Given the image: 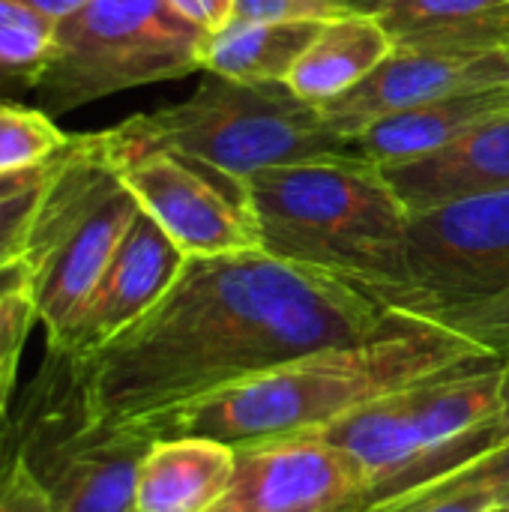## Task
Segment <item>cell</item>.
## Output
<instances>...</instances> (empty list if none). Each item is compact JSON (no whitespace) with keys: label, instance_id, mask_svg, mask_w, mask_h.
I'll use <instances>...</instances> for the list:
<instances>
[{"label":"cell","instance_id":"1","mask_svg":"<svg viewBox=\"0 0 509 512\" xmlns=\"http://www.w3.org/2000/svg\"><path fill=\"white\" fill-rule=\"evenodd\" d=\"M393 321L360 288L252 249L186 258L144 318L75 363L99 423L156 438L183 408Z\"/></svg>","mask_w":509,"mask_h":512},{"label":"cell","instance_id":"2","mask_svg":"<svg viewBox=\"0 0 509 512\" xmlns=\"http://www.w3.org/2000/svg\"><path fill=\"white\" fill-rule=\"evenodd\" d=\"M393 315L396 321L366 342L306 354L183 408L159 426L156 438L204 435L237 450L321 432L408 384L492 357V351L441 324Z\"/></svg>","mask_w":509,"mask_h":512},{"label":"cell","instance_id":"3","mask_svg":"<svg viewBox=\"0 0 509 512\" xmlns=\"http://www.w3.org/2000/svg\"><path fill=\"white\" fill-rule=\"evenodd\" d=\"M243 189L264 252L369 297L396 279L411 213L366 156L267 168Z\"/></svg>","mask_w":509,"mask_h":512},{"label":"cell","instance_id":"4","mask_svg":"<svg viewBox=\"0 0 509 512\" xmlns=\"http://www.w3.org/2000/svg\"><path fill=\"white\" fill-rule=\"evenodd\" d=\"M114 129L129 144L177 153L240 183L267 168L357 153L327 129L321 108L285 81L243 84L216 72H201L189 99L135 114Z\"/></svg>","mask_w":509,"mask_h":512},{"label":"cell","instance_id":"5","mask_svg":"<svg viewBox=\"0 0 509 512\" xmlns=\"http://www.w3.org/2000/svg\"><path fill=\"white\" fill-rule=\"evenodd\" d=\"M135 216L138 201L120 180L108 129L72 135L36 201L24 249L45 339L90 297Z\"/></svg>","mask_w":509,"mask_h":512},{"label":"cell","instance_id":"6","mask_svg":"<svg viewBox=\"0 0 509 512\" xmlns=\"http://www.w3.org/2000/svg\"><path fill=\"white\" fill-rule=\"evenodd\" d=\"M9 426L51 512H135V480L153 438L90 414L75 357L45 348L39 375L12 402Z\"/></svg>","mask_w":509,"mask_h":512},{"label":"cell","instance_id":"7","mask_svg":"<svg viewBox=\"0 0 509 512\" xmlns=\"http://www.w3.org/2000/svg\"><path fill=\"white\" fill-rule=\"evenodd\" d=\"M207 30L168 0H90L51 27L36 108L66 114L96 99L201 72Z\"/></svg>","mask_w":509,"mask_h":512},{"label":"cell","instance_id":"8","mask_svg":"<svg viewBox=\"0 0 509 512\" xmlns=\"http://www.w3.org/2000/svg\"><path fill=\"white\" fill-rule=\"evenodd\" d=\"M501 393L504 357L492 354L381 396L318 435L360 459L375 483V498L381 489L480 426L498 408Z\"/></svg>","mask_w":509,"mask_h":512},{"label":"cell","instance_id":"9","mask_svg":"<svg viewBox=\"0 0 509 512\" xmlns=\"http://www.w3.org/2000/svg\"><path fill=\"white\" fill-rule=\"evenodd\" d=\"M509 291V192L411 216L402 264L372 294L387 312L426 318Z\"/></svg>","mask_w":509,"mask_h":512},{"label":"cell","instance_id":"10","mask_svg":"<svg viewBox=\"0 0 509 512\" xmlns=\"http://www.w3.org/2000/svg\"><path fill=\"white\" fill-rule=\"evenodd\" d=\"M123 186L186 258L261 249L258 225L240 180L201 168L177 153L141 147L108 129Z\"/></svg>","mask_w":509,"mask_h":512},{"label":"cell","instance_id":"11","mask_svg":"<svg viewBox=\"0 0 509 512\" xmlns=\"http://www.w3.org/2000/svg\"><path fill=\"white\" fill-rule=\"evenodd\" d=\"M372 492L357 456L306 432L237 447L234 480L210 512H357Z\"/></svg>","mask_w":509,"mask_h":512},{"label":"cell","instance_id":"12","mask_svg":"<svg viewBox=\"0 0 509 512\" xmlns=\"http://www.w3.org/2000/svg\"><path fill=\"white\" fill-rule=\"evenodd\" d=\"M509 87V51L441 54L396 48L354 90L321 105L330 132L354 141L369 126L456 93Z\"/></svg>","mask_w":509,"mask_h":512},{"label":"cell","instance_id":"13","mask_svg":"<svg viewBox=\"0 0 509 512\" xmlns=\"http://www.w3.org/2000/svg\"><path fill=\"white\" fill-rule=\"evenodd\" d=\"M183 264L186 255L174 240L138 210L90 297L57 336L45 339V345L75 360L99 351L162 300Z\"/></svg>","mask_w":509,"mask_h":512},{"label":"cell","instance_id":"14","mask_svg":"<svg viewBox=\"0 0 509 512\" xmlns=\"http://www.w3.org/2000/svg\"><path fill=\"white\" fill-rule=\"evenodd\" d=\"M411 216L444 204L509 192V111L426 156L381 168Z\"/></svg>","mask_w":509,"mask_h":512},{"label":"cell","instance_id":"15","mask_svg":"<svg viewBox=\"0 0 509 512\" xmlns=\"http://www.w3.org/2000/svg\"><path fill=\"white\" fill-rule=\"evenodd\" d=\"M237 450L204 435H165L147 447L135 512H210L234 480Z\"/></svg>","mask_w":509,"mask_h":512},{"label":"cell","instance_id":"16","mask_svg":"<svg viewBox=\"0 0 509 512\" xmlns=\"http://www.w3.org/2000/svg\"><path fill=\"white\" fill-rule=\"evenodd\" d=\"M396 42L375 12L342 9L318 24L312 42L288 72L285 84L309 105H330L372 75Z\"/></svg>","mask_w":509,"mask_h":512},{"label":"cell","instance_id":"17","mask_svg":"<svg viewBox=\"0 0 509 512\" xmlns=\"http://www.w3.org/2000/svg\"><path fill=\"white\" fill-rule=\"evenodd\" d=\"M375 15L405 51H509V0H387Z\"/></svg>","mask_w":509,"mask_h":512},{"label":"cell","instance_id":"18","mask_svg":"<svg viewBox=\"0 0 509 512\" xmlns=\"http://www.w3.org/2000/svg\"><path fill=\"white\" fill-rule=\"evenodd\" d=\"M504 111H509V87L456 93V96L402 111L396 117H387L369 126L366 132H360L351 144L357 147L360 156H366L378 168H387V165L441 150L444 144L456 141L459 135L471 132L474 126Z\"/></svg>","mask_w":509,"mask_h":512},{"label":"cell","instance_id":"19","mask_svg":"<svg viewBox=\"0 0 509 512\" xmlns=\"http://www.w3.org/2000/svg\"><path fill=\"white\" fill-rule=\"evenodd\" d=\"M321 21H240L228 18L210 30L201 48V72H216L243 84L285 81Z\"/></svg>","mask_w":509,"mask_h":512},{"label":"cell","instance_id":"20","mask_svg":"<svg viewBox=\"0 0 509 512\" xmlns=\"http://www.w3.org/2000/svg\"><path fill=\"white\" fill-rule=\"evenodd\" d=\"M51 21L0 0V99L33 93L51 48Z\"/></svg>","mask_w":509,"mask_h":512},{"label":"cell","instance_id":"21","mask_svg":"<svg viewBox=\"0 0 509 512\" xmlns=\"http://www.w3.org/2000/svg\"><path fill=\"white\" fill-rule=\"evenodd\" d=\"M72 141L42 108L0 99V177L24 174L57 159Z\"/></svg>","mask_w":509,"mask_h":512},{"label":"cell","instance_id":"22","mask_svg":"<svg viewBox=\"0 0 509 512\" xmlns=\"http://www.w3.org/2000/svg\"><path fill=\"white\" fill-rule=\"evenodd\" d=\"M509 444V354L504 357V393H501V402L498 408L480 423L474 426L468 435L456 438L450 447H444L441 453H435L432 459H426L423 465H417L414 471H408L405 477H399L396 483H390L387 489H381L375 498H387V495H399L411 486H420L432 477H441L447 471H453L456 465H465L477 456H486L498 447H507ZM372 498V501H375Z\"/></svg>","mask_w":509,"mask_h":512},{"label":"cell","instance_id":"23","mask_svg":"<svg viewBox=\"0 0 509 512\" xmlns=\"http://www.w3.org/2000/svg\"><path fill=\"white\" fill-rule=\"evenodd\" d=\"M423 321L441 324L465 339H471L474 345L507 357L509 354V291L480 300V303H468V306H456L447 312H435L426 315Z\"/></svg>","mask_w":509,"mask_h":512},{"label":"cell","instance_id":"24","mask_svg":"<svg viewBox=\"0 0 509 512\" xmlns=\"http://www.w3.org/2000/svg\"><path fill=\"white\" fill-rule=\"evenodd\" d=\"M33 324H39V318H36L33 294L27 288L0 309V423L12 411L18 363H21V354H24Z\"/></svg>","mask_w":509,"mask_h":512},{"label":"cell","instance_id":"25","mask_svg":"<svg viewBox=\"0 0 509 512\" xmlns=\"http://www.w3.org/2000/svg\"><path fill=\"white\" fill-rule=\"evenodd\" d=\"M0 512H51L48 498L18 459L12 426L6 429V441L0 447Z\"/></svg>","mask_w":509,"mask_h":512},{"label":"cell","instance_id":"26","mask_svg":"<svg viewBox=\"0 0 509 512\" xmlns=\"http://www.w3.org/2000/svg\"><path fill=\"white\" fill-rule=\"evenodd\" d=\"M339 12H342V6L336 0H234V6H231V18L267 21V24L327 21Z\"/></svg>","mask_w":509,"mask_h":512},{"label":"cell","instance_id":"27","mask_svg":"<svg viewBox=\"0 0 509 512\" xmlns=\"http://www.w3.org/2000/svg\"><path fill=\"white\" fill-rule=\"evenodd\" d=\"M54 165H57V159H54ZM51 171H48V177H51ZM48 177L39 186L27 189L24 195H15V198L0 204V264L24 255L27 237H30V225H33V213H36V201H39Z\"/></svg>","mask_w":509,"mask_h":512},{"label":"cell","instance_id":"28","mask_svg":"<svg viewBox=\"0 0 509 512\" xmlns=\"http://www.w3.org/2000/svg\"><path fill=\"white\" fill-rule=\"evenodd\" d=\"M168 3L207 33L222 27L231 18V6H234V0H168Z\"/></svg>","mask_w":509,"mask_h":512},{"label":"cell","instance_id":"29","mask_svg":"<svg viewBox=\"0 0 509 512\" xmlns=\"http://www.w3.org/2000/svg\"><path fill=\"white\" fill-rule=\"evenodd\" d=\"M27 288H30V267H27L24 255L0 264V309Z\"/></svg>","mask_w":509,"mask_h":512},{"label":"cell","instance_id":"30","mask_svg":"<svg viewBox=\"0 0 509 512\" xmlns=\"http://www.w3.org/2000/svg\"><path fill=\"white\" fill-rule=\"evenodd\" d=\"M6 3H15V6H21V9H27V12H33V15H39V18L57 24V21L69 18L72 12L84 9L90 0H6Z\"/></svg>","mask_w":509,"mask_h":512},{"label":"cell","instance_id":"31","mask_svg":"<svg viewBox=\"0 0 509 512\" xmlns=\"http://www.w3.org/2000/svg\"><path fill=\"white\" fill-rule=\"evenodd\" d=\"M420 512H498L495 510V492H468L459 498L438 501Z\"/></svg>","mask_w":509,"mask_h":512},{"label":"cell","instance_id":"32","mask_svg":"<svg viewBox=\"0 0 509 512\" xmlns=\"http://www.w3.org/2000/svg\"><path fill=\"white\" fill-rule=\"evenodd\" d=\"M342 9H354V12H375L378 6H384L387 0H336Z\"/></svg>","mask_w":509,"mask_h":512},{"label":"cell","instance_id":"33","mask_svg":"<svg viewBox=\"0 0 509 512\" xmlns=\"http://www.w3.org/2000/svg\"><path fill=\"white\" fill-rule=\"evenodd\" d=\"M495 510L509 512V486L507 489H498V492H495Z\"/></svg>","mask_w":509,"mask_h":512},{"label":"cell","instance_id":"34","mask_svg":"<svg viewBox=\"0 0 509 512\" xmlns=\"http://www.w3.org/2000/svg\"><path fill=\"white\" fill-rule=\"evenodd\" d=\"M6 429H9V417L0 423V447H3V441H6Z\"/></svg>","mask_w":509,"mask_h":512}]
</instances>
